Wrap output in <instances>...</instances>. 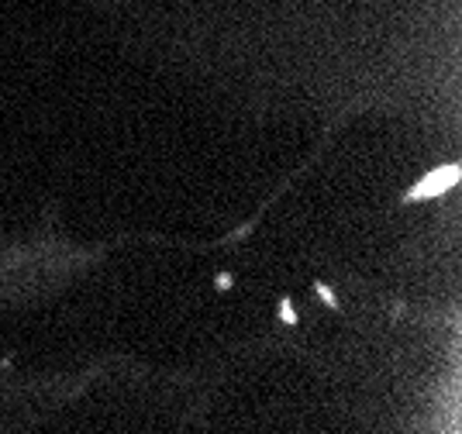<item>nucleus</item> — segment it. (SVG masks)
Segmentation results:
<instances>
[{
	"mask_svg": "<svg viewBox=\"0 0 462 434\" xmlns=\"http://www.w3.org/2000/svg\"><path fill=\"white\" fill-rule=\"evenodd\" d=\"M456 183H459V169H456V165H442V169H431L418 187H411L404 200H407V203H414V200L442 197V194H449Z\"/></svg>",
	"mask_w": 462,
	"mask_h": 434,
	"instance_id": "nucleus-1",
	"label": "nucleus"
},
{
	"mask_svg": "<svg viewBox=\"0 0 462 434\" xmlns=\"http://www.w3.org/2000/svg\"><path fill=\"white\" fill-rule=\"evenodd\" d=\"M280 320H283V324H297V320H300L290 300H283V304H280Z\"/></svg>",
	"mask_w": 462,
	"mask_h": 434,
	"instance_id": "nucleus-2",
	"label": "nucleus"
},
{
	"mask_svg": "<svg viewBox=\"0 0 462 434\" xmlns=\"http://www.w3.org/2000/svg\"><path fill=\"white\" fill-rule=\"evenodd\" d=\"M318 293H321V300H325L328 307H338V297L332 293V290H328V286H318Z\"/></svg>",
	"mask_w": 462,
	"mask_h": 434,
	"instance_id": "nucleus-3",
	"label": "nucleus"
},
{
	"mask_svg": "<svg viewBox=\"0 0 462 434\" xmlns=\"http://www.w3.org/2000/svg\"><path fill=\"white\" fill-rule=\"evenodd\" d=\"M214 286H217V290H228V286H231V276H224V273H221V276L214 279Z\"/></svg>",
	"mask_w": 462,
	"mask_h": 434,
	"instance_id": "nucleus-4",
	"label": "nucleus"
}]
</instances>
